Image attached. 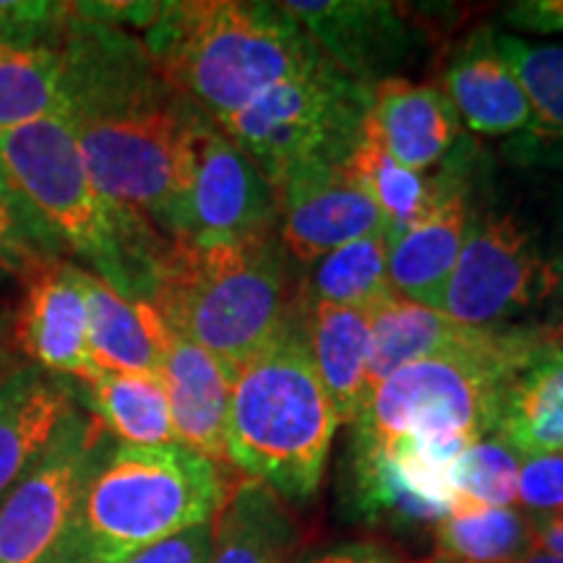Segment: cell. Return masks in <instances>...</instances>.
Wrapping results in <instances>:
<instances>
[{
	"mask_svg": "<svg viewBox=\"0 0 563 563\" xmlns=\"http://www.w3.org/2000/svg\"><path fill=\"white\" fill-rule=\"evenodd\" d=\"M60 115L91 180L167 238L194 133L207 118L173 87L144 40L74 3L60 42Z\"/></svg>",
	"mask_w": 563,
	"mask_h": 563,
	"instance_id": "1",
	"label": "cell"
},
{
	"mask_svg": "<svg viewBox=\"0 0 563 563\" xmlns=\"http://www.w3.org/2000/svg\"><path fill=\"white\" fill-rule=\"evenodd\" d=\"M141 40L173 87L217 125L327 58L282 3H162Z\"/></svg>",
	"mask_w": 563,
	"mask_h": 563,
	"instance_id": "2",
	"label": "cell"
},
{
	"mask_svg": "<svg viewBox=\"0 0 563 563\" xmlns=\"http://www.w3.org/2000/svg\"><path fill=\"white\" fill-rule=\"evenodd\" d=\"M555 336L543 329L501 327L475 347L405 365L373 391L365 412L352 422L350 449H389L405 441L428 462L452 470L473 443L493 435L506 386Z\"/></svg>",
	"mask_w": 563,
	"mask_h": 563,
	"instance_id": "3",
	"label": "cell"
},
{
	"mask_svg": "<svg viewBox=\"0 0 563 563\" xmlns=\"http://www.w3.org/2000/svg\"><path fill=\"white\" fill-rule=\"evenodd\" d=\"M0 157L84 269L125 300L152 302L173 241L97 188L60 112L3 133Z\"/></svg>",
	"mask_w": 563,
	"mask_h": 563,
	"instance_id": "4",
	"label": "cell"
},
{
	"mask_svg": "<svg viewBox=\"0 0 563 563\" xmlns=\"http://www.w3.org/2000/svg\"><path fill=\"white\" fill-rule=\"evenodd\" d=\"M150 306L209 352L230 384L298 321L285 245L269 238L196 249L173 241Z\"/></svg>",
	"mask_w": 563,
	"mask_h": 563,
	"instance_id": "5",
	"label": "cell"
},
{
	"mask_svg": "<svg viewBox=\"0 0 563 563\" xmlns=\"http://www.w3.org/2000/svg\"><path fill=\"white\" fill-rule=\"evenodd\" d=\"M336 426L302 319L232 378L228 460L274 496L298 504L319 490Z\"/></svg>",
	"mask_w": 563,
	"mask_h": 563,
	"instance_id": "6",
	"label": "cell"
},
{
	"mask_svg": "<svg viewBox=\"0 0 563 563\" xmlns=\"http://www.w3.org/2000/svg\"><path fill=\"white\" fill-rule=\"evenodd\" d=\"M228 501L222 467L167 443L115 441L97 462L81 506V563H121L159 540L214 522Z\"/></svg>",
	"mask_w": 563,
	"mask_h": 563,
	"instance_id": "7",
	"label": "cell"
},
{
	"mask_svg": "<svg viewBox=\"0 0 563 563\" xmlns=\"http://www.w3.org/2000/svg\"><path fill=\"white\" fill-rule=\"evenodd\" d=\"M368 108L371 87L323 58L277 84L220 129L277 191L282 180L306 167L342 165L363 136Z\"/></svg>",
	"mask_w": 563,
	"mask_h": 563,
	"instance_id": "8",
	"label": "cell"
},
{
	"mask_svg": "<svg viewBox=\"0 0 563 563\" xmlns=\"http://www.w3.org/2000/svg\"><path fill=\"white\" fill-rule=\"evenodd\" d=\"M112 435L79 405L0 504V563H81V506Z\"/></svg>",
	"mask_w": 563,
	"mask_h": 563,
	"instance_id": "9",
	"label": "cell"
},
{
	"mask_svg": "<svg viewBox=\"0 0 563 563\" xmlns=\"http://www.w3.org/2000/svg\"><path fill=\"white\" fill-rule=\"evenodd\" d=\"M277 220L272 183L220 125L203 118L167 238L196 249L249 243L274 235Z\"/></svg>",
	"mask_w": 563,
	"mask_h": 563,
	"instance_id": "10",
	"label": "cell"
},
{
	"mask_svg": "<svg viewBox=\"0 0 563 563\" xmlns=\"http://www.w3.org/2000/svg\"><path fill=\"white\" fill-rule=\"evenodd\" d=\"M555 285L551 262L509 214L473 211L441 313L467 327L501 329Z\"/></svg>",
	"mask_w": 563,
	"mask_h": 563,
	"instance_id": "11",
	"label": "cell"
},
{
	"mask_svg": "<svg viewBox=\"0 0 563 563\" xmlns=\"http://www.w3.org/2000/svg\"><path fill=\"white\" fill-rule=\"evenodd\" d=\"M277 203L282 245L302 264L376 232L389 235L382 209L344 173V162L292 173L279 183Z\"/></svg>",
	"mask_w": 563,
	"mask_h": 563,
	"instance_id": "12",
	"label": "cell"
},
{
	"mask_svg": "<svg viewBox=\"0 0 563 563\" xmlns=\"http://www.w3.org/2000/svg\"><path fill=\"white\" fill-rule=\"evenodd\" d=\"M87 277L84 266L66 258L47 264L26 279L19 316V344L32 365L66 382H89L100 373L89 350Z\"/></svg>",
	"mask_w": 563,
	"mask_h": 563,
	"instance_id": "13",
	"label": "cell"
},
{
	"mask_svg": "<svg viewBox=\"0 0 563 563\" xmlns=\"http://www.w3.org/2000/svg\"><path fill=\"white\" fill-rule=\"evenodd\" d=\"M321 53L355 81L373 87L410 53L412 34L394 3L378 0H292L282 3Z\"/></svg>",
	"mask_w": 563,
	"mask_h": 563,
	"instance_id": "14",
	"label": "cell"
},
{
	"mask_svg": "<svg viewBox=\"0 0 563 563\" xmlns=\"http://www.w3.org/2000/svg\"><path fill=\"white\" fill-rule=\"evenodd\" d=\"M157 376L170 402L175 439L180 446L207 456L220 467L230 464V378L222 365L207 350L173 332L162 321Z\"/></svg>",
	"mask_w": 563,
	"mask_h": 563,
	"instance_id": "15",
	"label": "cell"
},
{
	"mask_svg": "<svg viewBox=\"0 0 563 563\" xmlns=\"http://www.w3.org/2000/svg\"><path fill=\"white\" fill-rule=\"evenodd\" d=\"M352 496L363 517L399 525H439L454 504L452 470L428 462L410 443L350 449Z\"/></svg>",
	"mask_w": 563,
	"mask_h": 563,
	"instance_id": "16",
	"label": "cell"
},
{
	"mask_svg": "<svg viewBox=\"0 0 563 563\" xmlns=\"http://www.w3.org/2000/svg\"><path fill=\"white\" fill-rule=\"evenodd\" d=\"M433 203L410 230L389 241V282L399 298L441 311L470 222L464 175H439Z\"/></svg>",
	"mask_w": 563,
	"mask_h": 563,
	"instance_id": "17",
	"label": "cell"
},
{
	"mask_svg": "<svg viewBox=\"0 0 563 563\" xmlns=\"http://www.w3.org/2000/svg\"><path fill=\"white\" fill-rule=\"evenodd\" d=\"M365 129L399 165L422 173L456 144L460 115L446 91L433 84L389 76L371 87Z\"/></svg>",
	"mask_w": 563,
	"mask_h": 563,
	"instance_id": "18",
	"label": "cell"
},
{
	"mask_svg": "<svg viewBox=\"0 0 563 563\" xmlns=\"http://www.w3.org/2000/svg\"><path fill=\"white\" fill-rule=\"evenodd\" d=\"M74 407L70 382L37 365H16L0 378V504L45 454Z\"/></svg>",
	"mask_w": 563,
	"mask_h": 563,
	"instance_id": "19",
	"label": "cell"
},
{
	"mask_svg": "<svg viewBox=\"0 0 563 563\" xmlns=\"http://www.w3.org/2000/svg\"><path fill=\"white\" fill-rule=\"evenodd\" d=\"M446 95L475 133L506 136L532 129L530 100L498 53L493 30H477L449 63Z\"/></svg>",
	"mask_w": 563,
	"mask_h": 563,
	"instance_id": "20",
	"label": "cell"
},
{
	"mask_svg": "<svg viewBox=\"0 0 563 563\" xmlns=\"http://www.w3.org/2000/svg\"><path fill=\"white\" fill-rule=\"evenodd\" d=\"M302 329L336 422L352 426L371 402V316L332 302L306 300Z\"/></svg>",
	"mask_w": 563,
	"mask_h": 563,
	"instance_id": "21",
	"label": "cell"
},
{
	"mask_svg": "<svg viewBox=\"0 0 563 563\" xmlns=\"http://www.w3.org/2000/svg\"><path fill=\"white\" fill-rule=\"evenodd\" d=\"M496 439L519 460L563 452V336H555L506 386Z\"/></svg>",
	"mask_w": 563,
	"mask_h": 563,
	"instance_id": "22",
	"label": "cell"
},
{
	"mask_svg": "<svg viewBox=\"0 0 563 563\" xmlns=\"http://www.w3.org/2000/svg\"><path fill=\"white\" fill-rule=\"evenodd\" d=\"M371 368H368V389L373 391L382 386L391 373L405 365L426 361V357L441 355L462 347H475L488 340L496 329L467 327L449 319L446 313L433 311V308L418 306L399 295L371 311Z\"/></svg>",
	"mask_w": 563,
	"mask_h": 563,
	"instance_id": "23",
	"label": "cell"
},
{
	"mask_svg": "<svg viewBox=\"0 0 563 563\" xmlns=\"http://www.w3.org/2000/svg\"><path fill=\"white\" fill-rule=\"evenodd\" d=\"M76 405L115 441L133 446L178 443L165 386L154 373H97L89 382H74Z\"/></svg>",
	"mask_w": 563,
	"mask_h": 563,
	"instance_id": "24",
	"label": "cell"
},
{
	"mask_svg": "<svg viewBox=\"0 0 563 563\" xmlns=\"http://www.w3.org/2000/svg\"><path fill=\"white\" fill-rule=\"evenodd\" d=\"M295 525L277 496L245 481L211 522L209 563H295Z\"/></svg>",
	"mask_w": 563,
	"mask_h": 563,
	"instance_id": "25",
	"label": "cell"
},
{
	"mask_svg": "<svg viewBox=\"0 0 563 563\" xmlns=\"http://www.w3.org/2000/svg\"><path fill=\"white\" fill-rule=\"evenodd\" d=\"M89 350L97 371L154 373L159 371L162 319L150 302L125 300L95 274L87 277Z\"/></svg>",
	"mask_w": 563,
	"mask_h": 563,
	"instance_id": "26",
	"label": "cell"
},
{
	"mask_svg": "<svg viewBox=\"0 0 563 563\" xmlns=\"http://www.w3.org/2000/svg\"><path fill=\"white\" fill-rule=\"evenodd\" d=\"M433 543L439 563H511L532 551V517L514 506L452 504Z\"/></svg>",
	"mask_w": 563,
	"mask_h": 563,
	"instance_id": "27",
	"label": "cell"
},
{
	"mask_svg": "<svg viewBox=\"0 0 563 563\" xmlns=\"http://www.w3.org/2000/svg\"><path fill=\"white\" fill-rule=\"evenodd\" d=\"M389 282V235L361 238L342 245L313 264L306 285V300L332 302L371 313L394 298Z\"/></svg>",
	"mask_w": 563,
	"mask_h": 563,
	"instance_id": "28",
	"label": "cell"
},
{
	"mask_svg": "<svg viewBox=\"0 0 563 563\" xmlns=\"http://www.w3.org/2000/svg\"><path fill=\"white\" fill-rule=\"evenodd\" d=\"M344 173L382 209L389 241L410 230L433 203L435 183L399 165L365 125L357 146L344 159Z\"/></svg>",
	"mask_w": 563,
	"mask_h": 563,
	"instance_id": "29",
	"label": "cell"
},
{
	"mask_svg": "<svg viewBox=\"0 0 563 563\" xmlns=\"http://www.w3.org/2000/svg\"><path fill=\"white\" fill-rule=\"evenodd\" d=\"M60 45L0 47V136L60 110Z\"/></svg>",
	"mask_w": 563,
	"mask_h": 563,
	"instance_id": "30",
	"label": "cell"
},
{
	"mask_svg": "<svg viewBox=\"0 0 563 563\" xmlns=\"http://www.w3.org/2000/svg\"><path fill=\"white\" fill-rule=\"evenodd\" d=\"M63 256L66 249L58 235L21 194L0 157V272L26 282L47 264L60 262Z\"/></svg>",
	"mask_w": 563,
	"mask_h": 563,
	"instance_id": "31",
	"label": "cell"
},
{
	"mask_svg": "<svg viewBox=\"0 0 563 563\" xmlns=\"http://www.w3.org/2000/svg\"><path fill=\"white\" fill-rule=\"evenodd\" d=\"M496 47L530 100V131L563 139V45H532L514 34H496Z\"/></svg>",
	"mask_w": 563,
	"mask_h": 563,
	"instance_id": "32",
	"label": "cell"
},
{
	"mask_svg": "<svg viewBox=\"0 0 563 563\" xmlns=\"http://www.w3.org/2000/svg\"><path fill=\"white\" fill-rule=\"evenodd\" d=\"M522 460L496 435L473 443L452 467L454 504L514 506Z\"/></svg>",
	"mask_w": 563,
	"mask_h": 563,
	"instance_id": "33",
	"label": "cell"
},
{
	"mask_svg": "<svg viewBox=\"0 0 563 563\" xmlns=\"http://www.w3.org/2000/svg\"><path fill=\"white\" fill-rule=\"evenodd\" d=\"M74 19V3H0V47L60 45Z\"/></svg>",
	"mask_w": 563,
	"mask_h": 563,
	"instance_id": "34",
	"label": "cell"
},
{
	"mask_svg": "<svg viewBox=\"0 0 563 563\" xmlns=\"http://www.w3.org/2000/svg\"><path fill=\"white\" fill-rule=\"evenodd\" d=\"M517 506L530 517L563 514V452L522 460L517 485Z\"/></svg>",
	"mask_w": 563,
	"mask_h": 563,
	"instance_id": "35",
	"label": "cell"
},
{
	"mask_svg": "<svg viewBox=\"0 0 563 563\" xmlns=\"http://www.w3.org/2000/svg\"><path fill=\"white\" fill-rule=\"evenodd\" d=\"M211 522L159 540L144 551L129 555L121 563H209Z\"/></svg>",
	"mask_w": 563,
	"mask_h": 563,
	"instance_id": "36",
	"label": "cell"
},
{
	"mask_svg": "<svg viewBox=\"0 0 563 563\" xmlns=\"http://www.w3.org/2000/svg\"><path fill=\"white\" fill-rule=\"evenodd\" d=\"M504 21L519 32H563V0H519L506 5Z\"/></svg>",
	"mask_w": 563,
	"mask_h": 563,
	"instance_id": "37",
	"label": "cell"
},
{
	"mask_svg": "<svg viewBox=\"0 0 563 563\" xmlns=\"http://www.w3.org/2000/svg\"><path fill=\"white\" fill-rule=\"evenodd\" d=\"M306 563H402L386 548L376 543H347L336 545L332 551L316 555V559Z\"/></svg>",
	"mask_w": 563,
	"mask_h": 563,
	"instance_id": "38",
	"label": "cell"
},
{
	"mask_svg": "<svg viewBox=\"0 0 563 563\" xmlns=\"http://www.w3.org/2000/svg\"><path fill=\"white\" fill-rule=\"evenodd\" d=\"M532 551L563 559V514L559 517H532Z\"/></svg>",
	"mask_w": 563,
	"mask_h": 563,
	"instance_id": "39",
	"label": "cell"
},
{
	"mask_svg": "<svg viewBox=\"0 0 563 563\" xmlns=\"http://www.w3.org/2000/svg\"><path fill=\"white\" fill-rule=\"evenodd\" d=\"M11 332H13V321H11V313L5 311V308H0V365H5V350H9V342H11Z\"/></svg>",
	"mask_w": 563,
	"mask_h": 563,
	"instance_id": "40",
	"label": "cell"
},
{
	"mask_svg": "<svg viewBox=\"0 0 563 563\" xmlns=\"http://www.w3.org/2000/svg\"><path fill=\"white\" fill-rule=\"evenodd\" d=\"M435 563H439V561H435ZM511 563H563V559H555V555L543 553V551H530V553H525L522 559H517V561H511Z\"/></svg>",
	"mask_w": 563,
	"mask_h": 563,
	"instance_id": "41",
	"label": "cell"
},
{
	"mask_svg": "<svg viewBox=\"0 0 563 563\" xmlns=\"http://www.w3.org/2000/svg\"><path fill=\"white\" fill-rule=\"evenodd\" d=\"M402 563H435V561L428 559V561H402Z\"/></svg>",
	"mask_w": 563,
	"mask_h": 563,
	"instance_id": "42",
	"label": "cell"
},
{
	"mask_svg": "<svg viewBox=\"0 0 563 563\" xmlns=\"http://www.w3.org/2000/svg\"><path fill=\"white\" fill-rule=\"evenodd\" d=\"M5 373H9V368H5V365H0V378H3Z\"/></svg>",
	"mask_w": 563,
	"mask_h": 563,
	"instance_id": "43",
	"label": "cell"
}]
</instances>
